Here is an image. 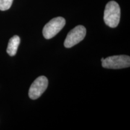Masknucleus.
Wrapping results in <instances>:
<instances>
[{
	"label": "nucleus",
	"mask_w": 130,
	"mask_h": 130,
	"mask_svg": "<svg viewBox=\"0 0 130 130\" xmlns=\"http://www.w3.org/2000/svg\"><path fill=\"white\" fill-rule=\"evenodd\" d=\"M121 18V8L118 3L111 1L105 6L104 13V21L105 24L111 28L118 25Z\"/></svg>",
	"instance_id": "1"
},
{
	"label": "nucleus",
	"mask_w": 130,
	"mask_h": 130,
	"mask_svg": "<svg viewBox=\"0 0 130 130\" xmlns=\"http://www.w3.org/2000/svg\"><path fill=\"white\" fill-rule=\"evenodd\" d=\"M102 66L107 69H123L129 68L130 66V57L126 55L113 56L106 58H101Z\"/></svg>",
	"instance_id": "2"
},
{
	"label": "nucleus",
	"mask_w": 130,
	"mask_h": 130,
	"mask_svg": "<svg viewBox=\"0 0 130 130\" xmlns=\"http://www.w3.org/2000/svg\"><path fill=\"white\" fill-rule=\"evenodd\" d=\"M66 24L65 19L63 17H57L50 21L43 28V36L46 39H50L62 30Z\"/></svg>",
	"instance_id": "3"
},
{
	"label": "nucleus",
	"mask_w": 130,
	"mask_h": 130,
	"mask_svg": "<svg viewBox=\"0 0 130 130\" xmlns=\"http://www.w3.org/2000/svg\"><path fill=\"white\" fill-rule=\"evenodd\" d=\"M86 35V29L83 25H77L68 34L65 39L64 46L67 48H71L84 39Z\"/></svg>",
	"instance_id": "4"
},
{
	"label": "nucleus",
	"mask_w": 130,
	"mask_h": 130,
	"mask_svg": "<svg viewBox=\"0 0 130 130\" xmlns=\"http://www.w3.org/2000/svg\"><path fill=\"white\" fill-rule=\"evenodd\" d=\"M48 86V78L45 76H40L34 81L29 89L28 95L31 100L38 99L46 90Z\"/></svg>",
	"instance_id": "5"
},
{
	"label": "nucleus",
	"mask_w": 130,
	"mask_h": 130,
	"mask_svg": "<svg viewBox=\"0 0 130 130\" xmlns=\"http://www.w3.org/2000/svg\"><path fill=\"white\" fill-rule=\"evenodd\" d=\"M21 39L18 36L15 35L9 40L7 48V53L9 56H14L17 53L18 48L20 44Z\"/></svg>",
	"instance_id": "6"
},
{
	"label": "nucleus",
	"mask_w": 130,
	"mask_h": 130,
	"mask_svg": "<svg viewBox=\"0 0 130 130\" xmlns=\"http://www.w3.org/2000/svg\"><path fill=\"white\" fill-rule=\"evenodd\" d=\"M13 0H0V10H9L12 6Z\"/></svg>",
	"instance_id": "7"
}]
</instances>
